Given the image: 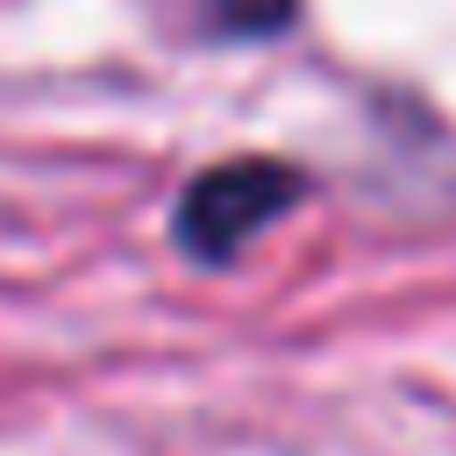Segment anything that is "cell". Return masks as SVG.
<instances>
[{
	"label": "cell",
	"mask_w": 456,
	"mask_h": 456,
	"mask_svg": "<svg viewBox=\"0 0 456 456\" xmlns=\"http://www.w3.org/2000/svg\"><path fill=\"white\" fill-rule=\"evenodd\" d=\"M299 200V171L292 164H271V157H235V164H214L185 185L178 200V242L207 264L235 256L264 221H278L285 207Z\"/></svg>",
	"instance_id": "cell-1"
},
{
	"label": "cell",
	"mask_w": 456,
	"mask_h": 456,
	"mask_svg": "<svg viewBox=\"0 0 456 456\" xmlns=\"http://www.w3.org/2000/svg\"><path fill=\"white\" fill-rule=\"evenodd\" d=\"M192 7H200L207 28H221V36H271V28L292 21L299 0H192Z\"/></svg>",
	"instance_id": "cell-2"
}]
</instances>
